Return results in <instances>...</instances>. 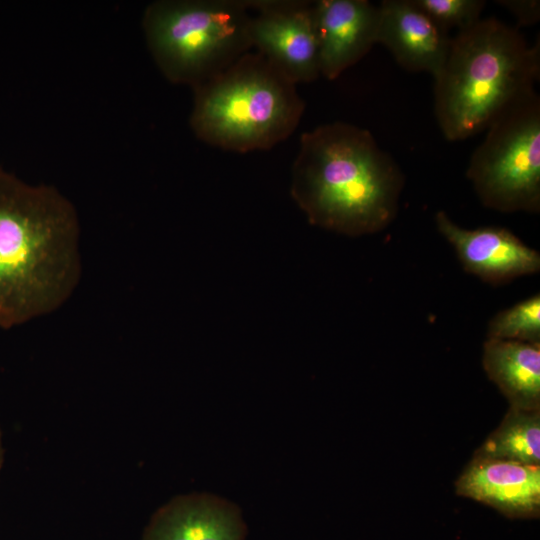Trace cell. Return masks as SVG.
<instances>
[{
  "instance_id": "obj_16",
  "label": "cell",
  "mask_w": 540,
  "mask_h": 540,
  "mask_svg": "<svg viewBox=\"0 0 540 540\" xmlns=\"http://www.w3.org/2000/svg\"><path fill=\"white\" fill-rule=\"evenodd\" d=\"M440 27L449 31L464 30L480 19L486 2L483 0H412Z\"/></svg>"
},
{
  "instance_id": "obj_7",
  "label": "cell",
  "mask_w": 540,
  "mask_h": 540,
  "mask_svg": "<svg viewBox=\"0 0 540 540\" xmlns=\"http://www.w3.org/2000/svg\"><path fill=\"white\" fill-rule=\"evenodd\" d=\"M252 48L295 84L320 75L315 1L246 0Z\"/></svg>"
},
{
  "instance_id": "obj_1",
  "label": "cell",
  "mask_w": 540,
  "mask_h": 540,
  "mask_svg": "<svg viewBox=\"0 0 540 540\" xmlns=\"http://www.w3.org/2000/svg\"><path fill=\"white\" fill-rule=\"evenodd\" d=\"M79 220L52 185L0 166V329L58 309L80 279Z\"/></svg>"
},
{
  "instance_id": "obj_6",
  "label": "cell",
  "mask_w": 540,
  "mask_h": 540,
  "mask_svg": "<svg viewBox=\"0 0 540 540\" xmlns=\"http://www.w3.org/2000/svg\"><path fill=\"white\" fill-rule=\"evenodd\" d=\"M466 176L481 203L502 212L540 211V98H519L489 125Z\"/></svg>"
},
{
  "instance_id": "obj_3",
  "label": "cell",
  "mask_w": 540,
  "mask_h": 540,
  "mask_svg": "<svg viewBox=\"0 0 540 540\" xmlns=\"http://www.w3.org/2000/svg\"><path fill=\"white\" fill-rule=\"evenodd\" d=\"M539 76V41L530 45L518 28L489 17L458 31L434 77V112L443 135L460 141L486 130L535 90Z\"/></svg>"
},
{
  "instance_id": "obj_10",
  "label": "cell",
  "mask_w": 540,
  "mask_h": 540,
  "mask_svg": "<svg viewBox=\"0 0 540 540\" xmlns=\"http://www.w3.org/2000/svg\"><path fill=\"white\" fill-rule=\"evenodd\" d=\"M320 75L338 78L377 43L378 6L367 0L315 1Z\"/></svg>"
},
{
  "instance_id": "obj_13",
  "label": "cell",
  "mask_w": 540,
  "mask_h": 540,
  "mask_svg": "<svg viewBox=\"0 0 540 540\" xmlns=\"http://www.w3.org/2000/svg\"><path fill=\"white\" fill-rule=\"evenodd\" d=\"M482 364L510 408L540 410V343L487 339Z\"/></svg>"
},
{
  "instance_id": "obj_12",
  "label": "cell",
  "mask_w": 540,
  "mask_h": 540,
  "mask_svg": "<svg viewBox=\"0 0 540 540\" xmlns=\"http://www.w3.org/2000/svg\"><path fill=\"white\" fill-rule=\"evenodd\" d=\"M378 12L377 43L385 46L404 69L435 77L449 51L448 31L412 0H384Z\"/></svg>"
},
{
  "instance_id": "obj_15",
  "label": "cell",
  "mask_w": 540,
  "mask_h": 540,
  "mask_svg": "<svg viewBox=\"0 0 540 540\" xmlns=\"http://www.w3.org/2000/svg\"><path fill=\"white\" fill-rule=\"evenodd\" d=\"M487 337L540 343V295L498 312L488 323Z\"/></svg>"
},
{
  "instance_id": "obj_2",
  "label": "cell",
  "mask_w": 540,
  "mask_h": 540,
  "mask_svg": "<svg viewBox=\"0 0 540 540\" xmlns=\"http://www.w3.org/2000/svg\"><path fill=\"white\" fill-rule=\"evenodd\" d=\"M404 182L370 131L336 121L301 134L290 193L312 225L356 237L395 219Z\"/></svg>"
},
{
  "instance_id": "obj_8",
  "label": "cell",
  "mask_w": 540,
  "mask_h": 540,
  "mask_svg": "<svg viewBox=\"0 0 540 540\" xmlns=\"http://www.w3.org/2000/svg\"><path fill=\"white\" fill-rule=\"evenodd\" d=\"M435 222L455 249L463 269L484 282L497 286L540 270V254L506 228L465 229L444 211L436 213Z\"/></svg>"
},
{
  "instance_id": "obj_9",
  "label": "cell",
  "mask_w": 540,
  "mask_h": 540,
  "mask_svg": "<svg viewBox=\"0 0 540 540\" xmlns=\"http://www.w3.org/2000/svg\"><path fill=\"white\" fill-rule=\"evenodd\" d=\"M248 527L234 502L208 492L171 498L150 517L142 540H246Z\"/></svg>"
},
{
  "instance_id": "obj_14",
  "label": "cell",
  "mask_w": 540,
  "mask_h": 540,
  "mask_svg": "<svg viewBox=\"0 0 540 540\" xmlns=\"http://www.w3.org/2000/svg\"><path fill=\"white\" fill-rule=\"evenodd\" d=\"M474 456L540 465V410L509 408L501 424Z\"/></svg>"
},
{
  "instance_id": "obj_4",
  "label": "cell",
  "mask_w": 540,
  "mask_h": 540,
  "mask_svg": "<svg viewBox=\"0 0 540 540\" xmlns=\"http://www.w3.org/2000/svg\"><path fill=\"white\" fill-rule=\"evenodd\" d=\"M296 85L250 50L192 89L190 127L199 140L222 150H270L295 131L303 116L305 102Z\"/></svg>"
},
{
  "instance_id": "obj_17",
  "label": "cell",
  "mask_w": 540,
  "mask_h": 540,
  "mask_svg": "<svg viewBox=\"0 0 540 540\" xmlns=\"http://www.w3.org/2000/svg\"><path fill=\"white\" fill-rule=\"evenodd\" d=\"M515 16L519 25H532L540 19V2L535 0L497 1Z\"/></svg>"
},
{
  "instance_id": "obj_11",
  "label": "cell",
  "mask_w": 540,
  "mask_h": 540,
  "mask_svg": "<svg viewBox=\"0 0 540 540\" xmlns=\"http://www.w3.org/2000/svg\"><path fill=\"white\" fill-rule=\"evenodd\" d=\"M456 493L511 519L540 513V465L474 456L455 483Z\"/></svg>"
},
{
  "instance_id": "obj_5",
  "label": "cell",
  "mask_w": 540,
  "mask_h": 540,
  "mask_svg": "<svg viewBox=\"0 0 540 540\" xmlns=\"http://www.w3.org/2000/svg\"><path fill=\"white\" fill-rule=\"evenodd\" d=\"M249 19L246 0H157L142 28L164 77L193 89L252 49Z\"/></svg>"
},
{
  "instance_id": "obj_18",
  "label": "cell",
  "mask_w": 540,
  "mask_h": 540,
  "mask_svg": "<svg viewBox=\"0 0 540 540\" xmlns=\"http://www.w3.org/2000/svg\"><path fill=\"white\" fill-rule=\"evenodd\" d=\"M4 463V447H3V441H2V432L0 428V472L2 469Z\"/></svg>"
}]
</instances>
